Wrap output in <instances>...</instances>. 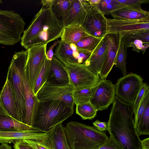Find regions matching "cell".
<instances>
[{"label":"cell","mask_w":149,"mask_h":149,"mask_svg":"<svg viewBox=\"0 0 149 149\" xmlns=\"http://www.w3.org/2000/svg\"><path fill=\"white\" fill-rule=\"evenodd\" d=\"M127 48L121 42L116 56L115 64L116 67L118 68L122 72L123 76L127 74L126 59Z\"/></svg>","instance_id":"35"},{"label":"cell","mask_w":149,"mask_h":149,"mask_svg":"<svg viewBox=\"0 0 149 149\" xmlns=\"http://www.w3.org/2000/svg\"><path fill=\"white\" fill-rule=\"evenodd\" d=\"M96 86L79 90L74 89L72 92V98L74 104L76 105L90 101Z\"/></svg>","instance_id":"30"},{"label":"cell","mask_w":149,"mask_h":149,"mask_svg":"<svg viewBox=\"0 0 149 149\" xmlns=\"http://www.w3.org/2000/svg\"><path fill=\"white\" fill-rule=\"evenodd\" d=\"M54 1L55 0H42L41 3L43 7L52 6Z\"/></svg>","instance_id":"44"},{"label":"cell","mask_w":149,"mask_h":149,"mask_svg":"<svg viewBox=\"0 0 149 149\" xmlns=\"http://www.w3.org/2000/svg\"><path fill=\"white\" fill-rule=\"evenodd\" d=\"M113 19L133 20L149 19V12L141 8L126 6L112 12Z\"/></svg>","instance_id":"24"},{"label":"cell","mask_w":149,"mask_h":149,"mask_svg":"<svg viewBox=\"0 0 149 149\" xmlns=\"http://www.w3.org/2000/svg\"><path fill=\"white\" fill-rule=\"evenodd\" d=\"M47 45H36L28 49L25 69L29 84L33 90L36 80L46 58Z\"/></svg>","instance_id":"10"},{"label":"cell","mask_w":149,"mask_h":149,"mask_svg":"<svg viewBox=\"0 0 149 149\" xmlns=\"http://www.w3.org/2000/svg\"><path fill=\"white\" fill-rule=\"evenodd\" d=\"M149 87L146 83H143L141 87L132 104L135 119L136 116L137 111L147 88Z\"/></svg>","instance_id":"37"},{"label":"cell","mask_w":149,"mask_h":149,"mask_svg":"<svg viewBox=\"0 0 149 149\" xmlns=\"http://www.w3.org/2000/svg\"><path fill=\"white\" fill-rule=\"evenodd\" d=\"M115 96V85L110 80L101 79L96 86L90 102L97 111H102L113 103Z\"/></svg>","instance_id":"12"},{"label":"cell","mask_w":149,"mask_h":149,"mask_svg":"<svg viewBox=\"0 0 149 149\" xmlns=\"http://www.w3.org/2000/svg\"><path fill=\"white\" fill-rule=\"evenodd\" d=\"M2 3V1L1 0H0V4Z\"/></svg>","instance_id":"48"},{"label":"cell","mask_w":149,"mask_h":149,"mask_svg":"<svg viewBox=\"0 0 149 149\" xmlns=\"http://www.w3.org/2000/svg\"><path fill=\"white\" fill-rule=\"evenodd\" d=\"M96 149H122L110 136L102 145Z\"/></svg>","instance_id":"39"},{"label":"cell","mask_w":149,"mask_h":149,"mask_svg":"<svg viewBox=\"0 0 149 149\" xmlns=\"http://www.w3.org/2000/svg\"><path fill=\"white\" fill-rule=\"evenodd\" d=\"M23 139H49L48 133L33 130L0 132V143H8Z\"/></svg>","instance_id":"21"},{"label":"cell","mask_w":149,"mask_h":149,"mask_svg":"<svg viewBox=\"0 0 149 149\" xmlns=\"http://www.w3.org/2000/svg\"><path fill=\"white\" fill-rule=\"evenodd\" d=\"M1 91H0V94H1Z\"/></svg>","instance_id":"49"},{"label":"cell","mask_w":149,"mask_h":149,"mask_svg":"<svg viewBox=\"0 0 149 149\" xmlns=\"http://www.w3.org/2000/svg\"><path fill=\"white\" fill-rule=\"evenodd\" d=\"M23 82L26 108L24 123L33 127L37 113L40 102L30 85L26 69L23 76Z\"/></svg>","instance_id":"15"},{"label":"cell","mask_w":149,"mask_h":149,"mask_svg":"<svg viewBox=\"0 0 149 149\" xmlns=\"http://www.w3.org/2000/svg\"><path fill=\"white\" fill-rule=\"evenodd\" d=\"M142 149H149V138L144 139L141 141Z\"/></svg>","instance_id":"45"},{"label":"cell","mask_w":149,"mask_h":149,"mask_svg":"<svg viewBox=\"0 0 149 149\" xmlns=\"http://www.w3.org/2000/svg\"><path fill=\"white\" fill-rule=\"evenodd\" d=\"M14 149H38L26 139L21 140L14 143Z\"/></svg>","instance_id":"41"},{"label":"cell","mask_w":149,"mask_h":149,"mask_svg":"<svg viewBox=\"0 0 149 149\" xmlns=\"http://www.w3.org/2000/svg\"><path fill=\"white\" fill-rule=\"evenodd\" d=\"M76 105V113L80 116L83 120L93 119L98 111L90 101Z\"/></svg>","instance_id":"29"},{"label":"cell","mask_w":149,"mask_h":149,"mask_svg":"<svg viewBox=\"0 0 149 149\" xmlns=\"http://www.w3.org/2000/svg\"><path fill=\"white\" fill-rule=\"evenodd\" d=\"M97 5L104 15L111 14L114 11L127 6L118 0H101Z\"/></svg>","instance_id":"33"},{"label":"cell","mask_w":149,"mask_h":149,"mask_svg":"<svg viewBox=\"0 0 149 149\" xmlns=\"http://www.w3.org/2000/svg\"><path fill=\"white\" fill-rule=\"evenodd\" d=\"M149 87L146 89L142 101L138 109L136 116L134 119L135 125L139 123L141 116L144 111L148 102L149 101Z\"/></svg>","instance_id":"36"},{"label":"cell","mask_w":149,"mask_h":149,"mask_svg":"<svg viewBox=\"0 0 149 149\" xmlns=\"http://www.w3.org/2000/svg\"><path fill=\"white\" fill-rule=\"evenodd\" d=\"M90 3L86 0H71L68 15L64 23L65 26L82 25Z\"/></svg>","instance_id":"19"},{"label":"cell","mask_w":149,"mask_h":149,"mask_svg":"<svg viewBox=\"0 0 149 149\" xmlns=\"http://www.w3.org/2000/svg\"><path fill=\"white\" fill-rule=\"evenodd\" d=\"M28 54V49L15 52L7 74L15 97L19 121L24 123L26 108L23 76L25 70Z\"/></svg>","instance_id":"4"},{"label":"cell","mask_w":149,"mask_h":149,"mask_svg":"<svg viewBox=\"0 0 149 149\" xmlns=\"http://www.w3.org/2000/svg\"><path fill=\"white\" fill-rule=\"evenodd\" d=\"M38 149H54L49 140L26 139Z\"/></svg>","instance_id":"38"},{"label":"cell","mask_w":149,"mask_h":149,"mask_svg":"<svg viewBox=\"0 0 149 149\" xmlns=\"http://www.w3.org/2000/svg\"><path fill=\"white\" fill-rule=\"evenodd\" d=\"M102 38H97L91 35L83 38L76 45L78 47L83 49L91 54Z\"/></svg>","instance_id":"32"},{"label":"cell","mask_w":149,"mask_h":149,"mask_svg":"<svg viewBox=\"0 0 149 149\" xmlns=\"http://www.w3.org/2000/svg\"><path fill=\"white\" fill-rule=\"evenodd\" d=\"M46 83L57 86H65L69 83V77L64 65L54 56L51 61L50 70Z\"/></svg>","instance_id":"20"},{"label":"cell","mask_w":149,"mask_h":149,"mask_svg":"<svg viewBox=\"0 0 149 149\" xmlns=\"http://www.w3.org/2000/svg\"><path fill=\"white\" fill-rule=\"evenodd\" d=\"M65 129L70 149H96L109 137L94 126L77 121L68 122Z\"/></svg>","instance_id":"2"},{"label":"cell","mask_w":149,"mask_h":149,"mask_svg":"<svg viewBox=\"0 0 149 149\" xmlns=\"http://www.w3.org/2000/svg\"><path fill=\"white\" fill-rule=\"evenodd\" d=\"M27 130L40 132L34 127L19 122L12 117L5 109L0 97V132Z\"/></svg>","instance_id":"22"},{"label":"cell","mask_w":149,"mask_h":149,"mask_svg":"<svg viewBox=\"0 0 149 149\" xmlns=\"http://www.w3.org/2000/svg\"><path fill=\"white\" fill-rule=\"evenodd\" d=\"M91 35L81 25L74 24L65 26L61 37V40L70 44H76L83 38Z\"/></svg>","instance_id":"25"},{"label":"cell","mask_w":149,"mask_h":149,"mask_svg":"<svg viewBox=\"0 0 149 149\" xmlns=\"http://www.w3.org/2000/svg\"><path fill=\"white\" fill-rule=\"evenodd\" d=\"M74 112V108L68 107L61 101L40 102L33 127L40 132L48 133L71 116Z\"/></svg>","instance_id":"3"},{"label":"cell","mask_w":149,"mask_h":149,"mask_svg":"<svg viewBox=\"0 0 149 149\" xmlns=\"http://www.w3.org/2000/svg\"><path fill=\"white\" fill-rule=\"evenodd\" d=\"M107 21L106 34H119L122 36L138 30H149V19L133 20L107 18Z\"/></svg>","instance_id":"13"},{"label":"cell","mask_w":149,"mask_h":149,"mask_svg":"<svg viewBox=\"0 0 149 149\" xmlns=\"http://www.w3.org/2000/svg\"><path fill=\"white\" fill-rule=\"evenodd\" d=\"M93 126L98 130L103 132L106 131L107 128V123L105 122H101L98 120H95L93 123Z\"/></svg>","instance_id":"42"},{"label":"cell","mask_w":149,"mask_h":149,"mask_svg":"<svg viewBox=\"0 0 149 149\" xmlns=\"http://www.w3.org/2000/svg\"><path fill=\"white\" fill-rule=\"evenodd\" d=\"M107 45V57L99 75L102 79H105L115 64L121 39L119 34L109 33L105 36Z\"/></svg>","instance_id":"16"},{"label":"cell","mask_w":149,"mask_h":149,"mask_svg":"<svg viewBox=\"0 0 149 149\" xmlns=\"http://www.w3.org/2000/svg\"><path fill=\"white\" fill-rule=\"evenodd\" d=\"M0 97L5 109L8 114L13 118L19 121L15 97L7 76L1 91Z\"/></svg>","instance_id":"23"},{"label":"cell","mask_w":149,"mask_h":149,"mask_svg":"<svg viewBox=\"0 0 149 149\" xmlns=\"http://www.w3.org/2000/svg\"><path fill=\"white\" fill-rule=\"evenodd\" d=\"M0 149H12V148L8 143H4L0 145Z\"/></svg>","instance_id":"46"},{"label":"cell","mask_w":149,"mask_h":149,"mask_svg":"<svg viewBox=\"0 0 149 149\" xmlns=\"http://www.w3.org/2000/svg\"><path fill=\"white\" fill-rule=\"evenodd\" d=\"M60 40H57L56 41L51 45L48 51L46 52V58L48 60L51 61L54 56L53 49L54 47L58 45L60 42Z\"/></svg>","instance_id":"43"},{"label":"cell","mask_w":149,"mask_h":149,"mask_svg":"<svg viewBox=\"0 0 149 149\" xmlns=\"http://www.w3.org/2000/svg\"><path fill=\"white\" fill-rule=\"evenodd\" d=\"M100 1L101 0H87V1L90 4L97 5L99 3Z\"/></svg>","instance_id":"47"},{"label":"cell","mask_w":149,"mask_h":149,"mask_svg":"<svg viewBox=\"0 0 149 149\" xmlns=\"http://www.w3.org/2000/svg\"><path fill=\"white\" fill-rule=\"evenodd\" d=\"M107 123L110 136L122 149H142L136 130L132 105L125 103L116 96Z\"/></svg>","instance_id":"1"},{"label":"cell","mask_w":149,"mask_h":149,"mask_svg":"<svg viewBox=\"0 0 149 149\" xmlns=\"http://www.w3.org/2000/svg\"><path fill=\"white\" fill-rule=\"evenodd\" d=\"M49 140L54 149H70L62 123L55 127L48 133Z\"/></svg>","instance_id":"26"},{"label":"cell","mask_w":149,"mask_h":149,"mask_svg":"<svg viewBox=\"0 0 149 149\" xmlns=\"http://www.w3.org/2000/svg\"><path fill=\"white\" fill-rule=\"evenodd\" d=\"M70 2L71 0H55L52 6L55 16L64 24L68 14Z\"/></svg>","instance_id":"27"},{"label":"cell","mask_w":149,"mask_h":149,"mask_svg":"<svg viewBox=\"0 0 149 149\" xmlns=\"http://www.w3.org/2000/svg\"><path fill=\"white\" fill-rule=\"evenodd\" d=\"M118 1L120 3L127 6L139 8H141V4L149 3V0H123Z\"/></svg>","instance_id":"40"},{"label":"cell","mask_w":149,"mask_h":149,"mask_svg":"<svg viewBox=\"0 0 149 149\" xmlns=\"http://www.w3.org/2000/svg\"><path fill=\"white\" fill-rule=\"evenodd\" d=\"M136 74L131 73L117 80L115 85L116 96L123 102L132 105L143 83Z\"/></svg>","instance_id":"8"},{"label":"cell","mask_w":149,"mask_h":149,"mask_svg":"<svg viewBox=\"0 0 149 149\" xmlns=\"http://www.w3.org/2000/svg\"><path fill=\"white\" fill-rule=\"evenodd\" d=\"M107 45L105 36L95 49L83 63L94 74L99 75L107 57Z\"/></svg>","instance_id":"17"},{"label":"cell","mask_w":149,"mask_h":149,"mask_svg":"<svg viewBox=\"0 0 149 149\" xmlns=\"http://www.w3.org/2000/svg\"><path fill=\"white\" fill-rule=\"evenodd\" d=\"M82 25L90 35L102 38L106 34L107 18L96 4L90 3Z\"/></svg>","instance_id":"11"},{"label":"cell","mask_w":149,"mask_h":149,"mask_svg":"<svg viewBox=\"0 0 149 149\" xmlns=\"http://www.w3.org/2000/svg\"><path fill=\"white\" fill-rule=\"evenodd\" d=\"M51 65V61L46 58L36 80L33 90L36 95L38 91L46 82L48 76Z\"/></svg>","instance_id":"31"},{"label":"cell","mask_w":149,"mask_h":149,"mask_svg":"<svg viewBox=\"0 0 149 149\" xmlns=\"http://www.w3.org/2000/svg\"><path fill=\"white\" fill-rule=\"evenodd\" d=\"M25 24L15 11L0 9V44L14 45L19 42Z\"/></svg>","instance_id":"5"},{"label":"cell","mask_w":149,"mask_h":149,"mask_svg":"<svg viewBox=\"0 0 149 149\" xmlns=\"http://www.w3.org/2000/svg\"><path fill=\"white\" fill-rule=\"evenodd\" d=\"M54 56L64 65L70 63H82L89 56L75 44H69L61 40Z\"/></svg>","instance_id":"14"},{"label":"cell","mask_w":149,"mask_h":149,"mask_svg":"<svg viewBox=\"0 0 149 149\" xmlns=\"http://www.w3.org/2000/svg\"><path fill=\"white\" fill-rule=\"evenodd\" d=\"M65 26L58 19L52 10L39 29L37 35L24 47L26 50L36 45L47 44L61 38Z\"/></svg>","instance_id":"6"},{"label":"cell","mask_w":149,"mask_h":149,"mask_svg":"<svg viewBox=\"0 0 149 149\" xmlns=\"http://www.w3.org/2000/svg\"><path fill=\"white\" fill-rule=\"evenodd\" d=\"M74 90L70 83L65 86H57L46 82L36 96L39 102L58 100L64 102L70 108H74L72 92Z\"/></svg>","instance_id":"9"},{"label":"cell","mask_w":149,"mask_h":149,"mask_svg":"<svg viewBox=\"0 0 149 149\" xmlns=\"http://www.w3.org/2000/svg\"><path fill=\"white\" fill-rule=\"evenodd\" d=\"M138 135H149V101L148 102L140 121L136 126Z\"/></svg>","instance_id":"34"},{"label":"cell","mask_w":149,"mask_h":149,"mask_svg":"<svg viewBox=\"0 0 149 149\" xmlns=\"http://www.w3.org/2000/svg\"><path fill=\"white\" fill-rule=\"evenodd\" d=\"M52 11V6L43 7L35 15L27 28L24 31L20 44L24 47L38 34L41 26L45 22Z\"/></svg>","instance_id":"18"},{"label":"cell","mask_w":149,"mask_h":149,"mask_svg":"<svg viewBox=\"0 0 149 149\" xmlns=\"http://www.w3.org/2000/svg\"><path fill=\"white\" fill-rule=\"evenodd\" d=\"M121 36V41L125 47H132L133 51L139 53L141 51L144 54L149 46V44L145 43L135 38L127 35Z\"/></svg>","instance_id":"28"},{"label":"cell","mask_w":149,"mask_h":149,"mask_svg":"<svg viewBox=\"0 0 149 149\" xmlns=\"http://www.w3.org/2000/svg\"><path fill=\"white\" fill-rule=\"evenodd\" d=\"M64 65L69 83L75 90L95 86L101 79L99 75L90 71L84 63H70Z\"/></svg>","instance_id":"7"}]
</instances>
